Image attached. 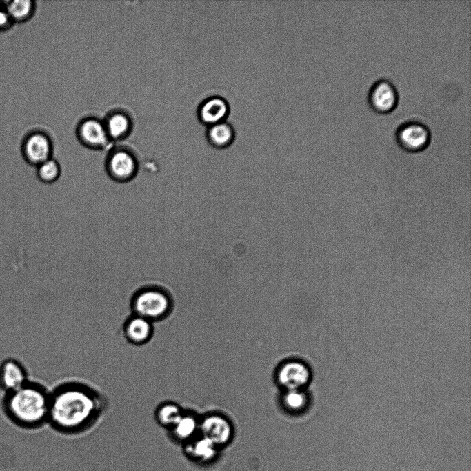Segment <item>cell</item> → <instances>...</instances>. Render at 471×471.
Segmentation results:
<instances>
[{
    "label": "cell",
    "instance_id": "obj_13",
    "mask_svg": "<svg viewBox=\"0 0 471 471\" xmlns=\"http://www.w3.org/2000/svg\"><path fill=\"white\" fill-rule=\"evenodd\" d=\"M52 149L50 138L43 133L37 132L28 137L23 152L28 163L37 167L52 158Z\"/></svg>",
    "mask_w": 471,
    "mask_h": 471
},
{
    "label": "cell",
    "instance_id": "obj_14",
    "mask_svg": "<svg viewBox=\"0 0 471 471\" xmlns=\"http://www.w3.org/2000/svg\"><path fill=\"white\" fill-rule=\"evenodd\" d=\"M183 444L185 454L201 464H208L214 461L221 450L210 439L201 434L197 435Z\"/></svg>",
    "mask_w": 471,
    "mask_h": 471
},
{
    "label": "cell",
    "instance_id": "obj_9",
    "mask_svg": "<svg viewBox=\"0 0 471 471\" xmlns=\"http://www.w3.org/2000/svg\"><path fill=\"white\" fill-rule=\"evenodd\" d=\"M30 379L28 370L22 361L8 357L0 363V390L3 393L22 386Z\"/></svg>",
    "mask_w": 471,
    "mask_h": 471
},
{
    "label": "cell",
    "instance_id": "obj_3",
    "mask_svg": "<svg viewBox=\"0 0 471 471\" xmlns=\"http://www.w3.org/2000/svg\"><path fill=\"white\" fill-rule=\"evenodd\" d=\"M130 313L141 316L154 324L166 320L174 308L172 294L165 287L148 284L137 288L129 302Z\"/></svg>",
    "mask_w": 471,
    "mask_h": 471
},
{
    "label": "cell",
    "instance_id": "obj_12",
    "mask_svg": "<svg viewBox=\"0 0 471 471\" xmlns=\"http://www.w3.org/2000/svg\"><path fill=\"white\" fill-rule=\"evenodd\" d=\"M277 377L278 383L286 390H302L310 382L311 372L305 363L292 361L280 367Z\"/></svg>",
    "mask_w": 471,
    "mask_h": 471
},
{
    "label": "cell",
    "instance_id": "obj_17",
    "mask_svg": "<svg viewBox=\"0 0 471 471\" xmlns=\"http://www.w3.org/2000/svg\"><path fill=\"white\" fill-rule=\"evenodd\" d=\"M199 423L191 414L183 412L167 431L175 441L185 443L197 436Z\"/></svg>",
    "mask_w": 471,
    "mask_h": 471
},
{
    "label": "cell",
    "instance_id": "obj_11",
    "mask_svg": "<svg viewBox=\"0 0 471 471\" xmlns=\"http://www.w3.org/2000/svg\"><path fill=\"white\" fill-rule=\"evenodd\" d=\"M230 110V105L224 97L212 95L204 99L199 104L197 116L201 123L208 127L226 121Z\"/></svg>",
    "mask_w": 471,
    "mask_h": 471
},
{
    "label": "cell",
    "instance_id": "obj_21",
    "mask_svg": "<svg viewBox=\"0 0 471 471\" xmlns=\"http://www.w3.org/2000/svg\"><path fill=\"white\" fill-rule=\"evenodd\" d=\"M32 10V2L29 0H15L7 5V12L13 18L21 19L27 17Z\"/></svg>",
    "mask_w": 471,
    "mask_h": 471
},
{
    "label": "cell",
    "instance_id": "obj_6",
    "mask_svg": "<svg viewBox=\"0 0 471 471\" xmlns=\"http://www.w3.org/2000/svg\"><path fill=\"white\" fill-rule=\"evenodd\" d=\"M368 101L371 109L379 114L392 112L399 103V93L395 86L386 79L375 81L370 87Z\"/></svg>",
    "mask_w": 471,
    "mask_h": 471
},
{
    "label": "cell",
    "instance_id": "obj_8",
    "mask_svg": "<svg viewBox=\"0 0 471 471\" xmlns=\"http://www.w3.org/2000/svg\"><path fill=\"white\" fill-rule=\"evenodd\" d=\"M77 135L81 144L92 150L104 149L111 141L103 121L94 117L82 119L77 127Z\"/></svg>",
    "mask_w": 471,
    "mask_h": 471
},
{
    "label": "cell",
    "instance_id": "obj_2",
    "mask_svg": "<svg viewBox=\"0 0 471 471\" xmlns=\"http://www.w3.org/2000/svg\"><path fill=\"white\" fill-rule=\"evenodd\" d=\"M50 405V389L31 378L17 389L3 393L0 401L4 417L25 430H36L48 424Z\"/></svg>",
    "mask_w": 471,
    "mask_h": 471
},
{
    "label": "cell",
    "instance_id": "obj_10",
    "mask_svg": "<svg viewBox=\"0 0 471 471\" xmlns=\"http://www.w3.org/2000/svg\"><path fill=\"white\" fill-rule=\"evenodd\" d=\"M199 430L200 434L210 439L221 449L231 441L233 436L231 423L218 414L205 417L199 423Z\"/></svg>",
    "mask_w": 471,
    "mask_h": 471
},
{
    "label": "cell",
    "instance_id": "obj_1",
    "mask_svg": "<svg viewBox=\"0 0 471 471\" xmlns=\"http://www.w3.org/2000/svg\"><path fill=\"white\" fill-rule=\"evenodd\" d=\"M108 408V399L99 388L82 380L67 379L50 389L48 424L61 433L78 434L94 425Z\"/></svg>",
    "mask_w": 471,
    "mask_h": 471
},
{
    "label": "cell",
    "instance_id": "obj_15",
    "mask_svg": "<svg viewBox=\"0 0 471 471\" xmlns=\"http://www.w3.org/2000/svg\"><path fill=\"white\" fill-rule=\"evenodd\" d=\"M206 139L213 149L222 150L234 143L236 133L233 126L227 121L206 127Z\"/></svg>",
    "mask_w": 471,
    "mask_h": 471
},
{
    "label": "cell",
    "instance_id": "obj_7",
    "mask_svg": "<svg viewBox=\"0 0 471 471\" xmlns=\"http://www.w3.org/2000/svg\"><path fill=\"white\" fill-rule=\"evenodd\" d=\"M154 331V323L133 313L126 317L121 327L126 341L135 347L148 344L153 339Z\"/></svg>",
    "mask_w": 471,
    "mask_h": 471
},
{
    "label": "cell",
    "instance_id": "obj_4",
    "mask_svg": "<svg viewBox=\"0 0 471 471\" xmlns=\"http://www.w3.org/2000/svg\"><path fill=\"white\" fill-rule=\"evenodd\" d=\"M139 161L130 150L117 148L110 151L105 159V170L114 182H130L137 175Z\"/></svg>",
    "mask_w": 471,
    "mask_h": 471
},
{
    "label": "cell",
    "instance_id": "obj_18",
    "mask_svg": "<svg viewBox=\"0 0 471 471\" xmlns=\"http://www.w3.org/2000/svg\"><path fill=\"white\" fill-rule=\"evenodd\" d=\"M183 410L175 402L164 401L160 402L154 410L155 422L161 428L168 430L180 417Z\"/></svg>",
    "mask_w": 471,
    "mask_h": 471
},
{
    "label": "cell",
    "instance_id": "obj_19",
    "mask_svg": "<svg viewBox=\"0 0 471 471\" xmlns=\"http://www.w3.org/2000/svg\"><path fill=\"white\" fill-rule=\"evenodd\" d=\"M61 174L59 162L52 157L37 166V176L39 180L46 184L56 182Z\"/></svg>",
    "mask_w": 471,
    "mask_h": 471
},
{
    "label": "cell",
    "instance_id": "obj_22",
    "mask_svg": "<svg viewBox=\"0 0 471 471\" xmlns=\"http://www.w3.org/2000/svg\"><path fill=\"white\" fill-rule=\"evenodd\" d=\"M9 17L8 12L0 10V27H4L7 25L9 21Z\"/></svg>",
    "mask_w": 471,
    "mask_h": 471
},
{
    "label": "cell",
    "instance_id": "obj_16",
    "mask_svg": "<svg viewBox=\"0 0 471 471\" xmlns=\"http://www.w3.org/2000/svg\"><path fill=\"white\" fill-rule=\"evenodd\" d=\"M103 123L110 141H120L128 137L132 128L130 117L121 111H114L107 116Z\"/></svg>",
    "mask_w": 471,
    "mask_h": 471
},
{
    "label": "cell",
    "instance_id": "obj_5",
    "mask_svg": "<svg viewBox=\"0 0 471 471\" xmlns=\"http://www.w3.org/2000/svg\"><path fill=\"white\" fill-rule=\"evenodd\" d=\"M395 139L399 146L405 152L417 153L428 147L431 132L425 124L418 121H408L397 128Z\"/></svg>",
    "mask_w": 471,
    "mask_h": 471
},
{
    "label": "cell",
    "instance_id": "obj_20",
    "mask_svg": "<svg viewBox=\"0 0 471 471\" xmlns=\"http://www.w3.org/2000/svg\"><path fill=\"white\" fill-rule=\"evenodd\" d=\"M308 398L302 390H287L283 397V403L289 410L299 412L308 405Z\"/></svg>",
    "mask_w": 471,
    "mask_h": 471
}]
</instances>
